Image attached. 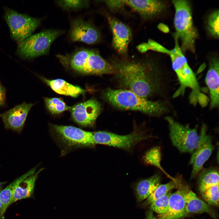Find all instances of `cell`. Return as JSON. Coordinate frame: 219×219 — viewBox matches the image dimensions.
Here are the masks:
<instances>
[{
  "instance_id": "1",
  "label": "cell",
  "mask_w": 219,
  "mask_h": 219,
  "mask_svg": "<svg viewBox=\"0 0 219 219\" xmlns=\"http://www.w3.org/2000/svg\"><path fill=\"white\" fill-rule=\"evenodd\" d=\"M112 65L122 82L138 96L157 95L170 101L172 76L164 64L151 58L114 61Z\"/></svg>"
},
{
  "instance_id": "2",
  "label": "cell",
  "mask_w": 219,
  "mask_h": 219,
  "mask_svg": "<svg viewBox=\"0 0 219 219\" xmlns=\"http://www.w3.org/2000/svg\"><path fill=\"white\" fill-rule=\"evenodd\" d=\"M173 36L174 47L172 49H168L167 54L170 57L172 68L177 77L179 86L172 97L175 98L183 95L186 89L189 88L191 90L189 97L190 103L194 106L198 103L202 106H205L209 100L201 92L196 76L181 50L178 38L174 35Z\"/></svg>"
},
{
  "instance_id": "3",
  "label": "cell",
  "mask_w": 219,
  "mask_h": 219,
  "mask_svg": "<svg viewBox=\"0 0 219 219\" xmlns=\"http://www.w3.org/2000/svg\"><path fill=\"white\" fill-rule=\"evenodd\" d=\"M104 96L114 106L124 109L139 111L154 116H163L173 110L170 102L148 100L129 90L108 89L105 92Z\"/></svg>"
},
{
  "instance_id": "4",
  "label": "cell",
  "mask_w": 219,
  "mask_h": 219,
  "mask_svg": "<svg viewBox=\"0 0 219 219\" xmlns=\"http://www.w3.org/2000/svg\"><path fill=\"white\" fill-rule=\"evenodd\" d=\"M56 57L64 65L83 74L102 75L116 72L112 64L94 49L80 48L71 54H58Z\"/></svg>"
},
{
  "instance_id": "5",
  "label": "cell",
  "mask_w": 219,
  "mask_h": 219,
  "mask_svg": "<svg viewBox=\"0 0 219 219\" xmlns=\"http://www.w3.org/2000/svg\"><path fill=\"white\" fill-rule=\"evenodd\" d=\"M172 3L175 10L174 35L180 40V47L184 54L187 51L194 53L198 34L193 24L190 3L186 0H172Z\"/></svg>"
},
{
  "instance_id": "6",
  "label": "cell",
  "mask_w": 219,
  "mask_h": 219,
  "mask_svg": "<svg viewBox=\"0 0 219 219\" xmlns=\"http://www.w3.org/2000/svg\"><path fill=\"white\" fill-rule=\"evenodd\" d=\"M50 134L61 148V155L78 148L96 145L92 132L71 126L51 124Z\"/></svg>"
},
{
  "instance_id": "7",
  "label": "cell",
  "mask_w": 219,
  "mask_h": 219,
  "mask_svg": "<svg viewBox=\"0 0 219 219\" xmlns=\"http://www.w3.org/2000/svg\"><path fill=\"white\" fill-rule=\"evenodd\" d=\"M64 32L61 30L49 29L31 35L19 43L17 53L26 59L47 54L53 42Z\"/></svg>"
},
{
  "instance_id": "8",
  "label": "cell",
  "mask_w": 219,
  "mask_h": 219,
  "mask_svg": "<svg viewBox=\"0 0 219 219\" xmlns=\"http://www.w3.org/2000/svg\"><path fill=\"white\" fill-rule=\"evenodd\" d=\"M164 119L168 123L169 136L172 143L181 153H193L198 146L200 136L197 129L191 128L176 121L167 115Z\"/></svg>"
},
{
  "instance_id": "9",
  "label": "cell",
  "mask_w": 219,
  "mask_h": 219,
  "mask_svg": "<svg viewBox=\"0 0 219 219\" xmlns=\"http://www.w3.org/2000/svg\"><path fill=\"white\" fill-rule=\"evenodd\" d=\"M4 17L11 37L18 43L31 35L41 21L39 18L8 8L5 10Z\"/></svg>"
},
{
  "instance_id": "10",
  "label": "cell",
  "mask_w": 219,
  "mask_h": 219,
  "mask_svg": "<svg viewBox=\"0 0 219 219\" xmlns=\"http://www.w3.org/2000/svg\"><path fill=\"white\" fill-rule=\"evenodd\" d=\"M95 145L101 144L129 151L138 143L148 138L149 136L139 130H134L125 135H119L106 131L92 132Z\"/></svg>"
},
{
  "instance_id": "11",
  "label": "cell",
  "mask_w": 219,
  "mask_h": 219,
  "mask_svg": "<svg viewBox=\"0 0 219 219\" xmlns=\"http://www.w3.org/2000/svg\"><path fill=\"white\" fill-rule=\"evenodd\" d=\"M207 127L203 123L199 134L200 141L199 145L192 153L189 163L192 165L190 179L198 175L203 165L211 156L214 149L212 137L207 134Z\"/></svg>"
},
{
  "instance_id": "12",
  "label": "cell",
  "mask_w": 219,
  "mask_h": 219,
  "mask_svg": "<svg viewBox=\"0 0 219 219\" xmlns=\"http://www.w3.org/2000/svg\"><path fill=\"white\" fill-rule=\"evenodd\" d=\"M70 109L76 123L83 127H92L100 113L101 106L97 100L92 99L71 107Z\"/></svg>"
},
{
  "instance_id": "13",
  "label": "cell",
  "mask_w": 219,
  "mask_h": 219,
  "mask_svg": "<svg viewBox=\"0 0 219 219\" xmlns=\"http://www.w3.org/2000/svg\"><path fill=\"white\" fill-rule=\"evenodd\" d=\"M69 36L72 41L89 44L96 43L100 38L99 31L92 23L80 18L71 21Z\"/></svg>"
},
{
  "instance_id": "14",
  "label": "cell",
  "mask_w": 219,
  "mask_h": 219,
  "mask_svg": "<svg viewBox=\"0 0 219 219\" xmlns=\"http://www.w3.org/2000/svg\"><path fill=\"white\" fill-rule=\"evenodd\" d=\"M125 2L126 5L146 20L161 16L165 12L168 7V3L163 0H125Z\"/></svg>"
},
{
  "instance_id": "15",
  "label": "cell",
  "mask_w": 219,
  "mask_h": 219,
  "mask_svg": "<svg viewBox=\"0 0 219 219\" xmlns=\"http://www.w3.org/2000/svg\"><path fill=\"white\" fill-rule=\"evenodd\" d=\"M108 20L113 35V47L119 54H126L128 45L132 39L130 29L114 17L109 16Z\"/></svg>"
},
{
  "instance_id": "16",
  "label": "cell",
  "mask_w": 219,
  "mask_h": 219,
  "mask_svg": "<svg viewBox=\"0 0 219 219\" xmlns=\"http://www.w3.org/2000/svg\"><path fill=\"white\" fill-rule=\"evenodd\" d=\"M209 68L205 82L209 89L210 108L212 110L218 107L219 102V60L217 54L208 58Z\"/></svg>"
},
{
  "instance_id": "17",
  "label": "cell",
  "mask_w": 219,
  "mask_h": 219,
  "mask_svg": "<svg viewBox=\"0 0 219 219\" xmlns=\"http://www.w3.org/2000/svg\"><path fill=\"white\" fill-rule=\"evenodd\" d=\"M34 105L23 102L0 113V117L3 120L5 127L20 132L23 128L28 113Z\"/></svg>"
},
{
  "instance_id": "18",
  "label": "cell",
  "mask_w": 219,
  "mask_h": 219,
  "mask_svg": "<svg viewBox=\"0 0 219 219\" xmlns=\"http://www.w3.org/2000/svg\"><path fill=\"white\" fill-rule=\"evenodd\" d=\"M178 187V189L170 196L167 211L158 214V219H182L185 217V195L189 189L181 182Z\"/></svg>"
},
{
  "instance_id": "19",
  "label": "cell",
  "mask_w": 219,
  "mask_h": 219,
  "mask_svg": "<svg viewBox=\"0 0 219 219\" xmlns=\"http://www.w3.org/2000/svg\"><path fill=\"white\" fill-rule=\"evenodd\" d=\"M186 205L185 216L192 213H207L214 219H217L216 214L210 206L200 199L196 194L190 189L185 195Z\"/></svg>"
},
{
  "instance_id": "20",
  "label": "cell",
  "mask_w": 219,
  "mask_h": 219,
  "mask_svg": "<svg viewBox=\"0 0 219 219\" xmlns=\"http://www.w3.org/2000/svg\"><path fill=\"white\" fill-rule=\"evenodd\" d=\"M161 177L158 174L137 182L134 186V190L137 203L146 200L160 185Z\"/></svg>"
},
{
  "instance_id": "21",
  "label": "cell",
  "mask_w": 219,
  "mask_h": 219,
  "mask_svg": "<svg viewBox=\"0 0 219 219\" xmlns=\"http://www.w3.org/2000/svg\"><path fill=\"white\" fill-rule=\"evenodd\" d=\"M40 78L56 92L60 94L76 97L84 94L86 90L76 85H73L61 79L50 80L40 77Z\"/></svg>"
},
{
  "instance_id": "22",
  "label": "cell",
  "mask_w": 219,
  "mask_h": 219,
  "mask_svg": "<svg viewBox=\"0 0 219 219\" xmlns=\"http://www.w3.org/2000/svg\"><path fill=\"white\" fill-rule=\"evenodd\" d=\"M36 167L33 168L14 180L0 192V200L2 207L0 211V219H4L5 213L7 207L11 204L15 191L20 182L26 177L34 173Z\"/></svg>"
},
{
  "instance_id": "23",
  "label": "cell",
  "mask_w": 219,
  "mask_h": 219,
  "mask_svg": "<svg viewBox=\"0 0 219 219\" xmlns=\"http://www.w3.org/2000/svg\"><path fill=\"white\" fill-rule=\"evenodd\" d=\"M43 169H41L37 172L31 174L20 182L15 191L11 204L19 200L32 196L36 181L39 173Z\"/></svg>"
},
{
  "instance_id": "24",
  "label": "cell",
  "mask_w": 219,
  "mask_h": 219,
  "mask_svg": "<svg viewBox=\"0 0 219 219\" xmlns=\"http://www.w3.org/2000/svg\"><path fill=\"white\" fill-rule=\"evenodd\" d=\"M198 175V187L200 194L211 186L219 184V172L216 168L204 169Z\"/></svg>"
},
{
  "instance_id": "25",
  "label": "cell",
  "mask_w": 219,
  "mask_h": 219,
  "mask_svg": "<svg viewBox=\"0 0 219 219\" xmlns=\"http://www.w3.org/2000/svg\"><path fill=\"white\" fill-rule=\"evenodd\" d=\"M180 182V180L175 179L165 184H160L155 190L142 203L141 207L145 208L150 205L158 198L166 195L172 189L178 187Z\"/></svg>"
},
{
  "instance_id": "26",
  "label": "cell",
  "mask_w": 219,
  "mask_h": 219,
  "mask_svg": "<svg viewBox=\"0 0 219 219\" xmlns=\"http://www.w3.org/2000/svg\"><path fill=\"white\" fill-rule=\"evenodd\" d=\"M143 159L146 164L159 168L171 179H174L166 173L161 166V153L160 147H155L149 150L145 154Z\"/></svg>"
},
{
  "instance_id": "27",
  "label": "cell",
  "mask_w": 219,
  "mask_h": 219,
  "mask_svg": "<svg viewBox=\"0 0 219 219\" xmlns=\"http://www.w3.org/2000/svg\"><path fill=\"white\" fill-rule=\"evenodd\" d=\"M219 10L211 12L207 17L206 28L210 36L215 39H219Z\"/></svg>"
},
{
  "instance_id": "28",
  "label": "cell",
  "mask_w": 219,
  "mask_h": 219,
  "mask_svg": "<svg viewBox=\"0 0 219 219\" xmlns=\"http://www.w3.org/2000/svg\"><path fill=\"white\" fill-rule=\"evenodd\" d=\"M44 102L49 110L53 114H59L70 109L63 100L58 98H45Z\"/></svg>"
},
{
  "instance_id": "29",
  "label": "cell",
  "mask_w": 219,
  "mask_h": 219,
  "mask_svg": "<svg viewBox=\"0 0 219 219\" xmlns=\"http://www.w3.org/2000/svg\"><path fill=\"white\" fill-rule=\"evenodd\" d=\"M209 205L218 206L219 201V184L214 185L201 193Z\"/></svg>"
},
{
  "instance_id": "30",
  "label": "cell",
  "mask_w": 219,
  "mask_h": 219,
  "mask_svg": "<svg viewBox=\"0 0 219 219\" xmlns=\"http://www.w3.org/2000/svg\"><path fill=\"white\" fill-rule=\"evenodd\" d=\"M171 193L170 191L157 199L150 205L149 209L158 214L165 213L168 209L169 198Z\"/></svg>"
},
{
  "instance_id": "31",
  "label": "cell",
  "mask_w": 219,
  "mask_h": 219,
  "mask_svg": "<svg viewBox=\"0 0 219 219\" xmlns=\"http://www.w3.org/2000/svg\"><path fill=\"white\" fill-rule=\"evenodd\" d=\"M57 3L65 10H76L88 7L89 2L88 0H59Z\"/></svg>"
},
{
  "instance_id": "32",
  "label": "cell",
  "mask_w": 219,
  "mask_h": 219,
  "mask_svg": "<svg viewBox=\"0 0 219 219\" xmlns=\"http://www.w3.org/2000/svg\"><path fill=\"white\" fill-rule=\"evenodd\" d=\"M137 49L141 52H145L149 50L166 54L168 49L158 42L151 39L148 40L147 43H143L137 47Z\"/></svg>"
},
{
  "instance_id": "33",
  "label": "cell",
  "mask_w": 219,
  "mask_h": 219,
  "mask_svg": "<svg viewBox=\"0 0 219 219\" xmlns=\"http://www.w3.org/2000/svg\"><path fill=\"white\" fill-rule=\"evenodd\" d=\"M113 11H116L123 7L126 5L125 0H105L103 1Z\"/></svg>"
},
{
  "instance_id": "34",
  "label": "cell",
  "mask_w": 219,
  "mask_h": 219,
  "mask_svg": "<svg viewBox=\"0 0 219 219\" xmlns=\"http://www.w3.org/2000/svg\"><path fill=\"white\" fill-rule=\"evenodd\" d=\"M5 100V89L0 81V106H3Z\"/></svg>"
},
{
  "instance_id": "35",
  "label": "cell",
  "mask_w": 219,
  "mask_h": 219,
  "mask_svg": "<svg viewBox=\"0 0 219 219\" xmlns=\"http://www.w3.org/2000/svg\"><path fill=\"white\" fill-rule=\"evenodd\" d=\"M145 219H158L155 217L153 214V211L149 209L146 213Z\"/></svg>"
},
{
  "instance_id": "36",
  "label": "cell",
  "mask_w": 219,
  "mask_h": 219,
  "mask_svg": "<svg viewBox=\"0 0 219 219\" xmlns=\"http://www.w3.org/2000/svg\"><path fill=\"white\" fill-rule=\"evenodd\" d=\"M158 27L162 31L165 33H167L169 31L168 27L163 24H160L158 25Z\"/></svg>"
},
{
  "instance_id": "37",
  "label": "cell",
  "mask_w": 219,
  "mask_h": 219,
  "mask_svg": "<svg viewBox=\"0 0 219 219\" xmlns=\"http://www.w3.org/2000/svg\"><path fill=\"white\" fill-rule=\"evenodd\" d=\"M5 182H0V191H1V187H2V186L3 184H5Z\"/></svg>"
},
{
  "instance_id": "38",
  "label": "cell",
  "mask_w": 219,
  "mask_h": 219,
  "mask_svg": "<svg viewBox=\"0 0 219 219\" xmlns=\"http://www.w3.org/2000/svg\"><path fill=\"white\" fill-rule=\"evenodd\" d=\"M1 191H0V192ZM2 207V203H1V201H0V211L1 210V209Z\"/></svg>"
}]
</instances>
